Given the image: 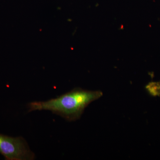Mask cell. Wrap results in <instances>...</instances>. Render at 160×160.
<instances>
[{
    "mask_svg": "<svg viewBox=\"0 0 160 160\" xmlns=\"http://www.w3.org/2000/svg\"><path fill=\"white\" fill-rule=\"evenodd\" d=\"M102 91L77 88L55 98L44 102H33L28 105L29 112L48 110L70 122L79 119L89 104L98 99Z\"/></svg>",
    "mask_w": 160,
    "mask_h": 160,
    "instance_id": "6da1fadb",
    "label": "cell"
},
{
    "mask_svg": "<svg viewBox=\"0 0 160 160\" xmlns=\"http://www.w3.org/2000/svg\"><path fill=\"white\" fill-rule=\"evenodd\" d=\"M0 153L7 160H32L35 158L22 137L13 138L0 134Z\"/></svg>",
    "mask_w": 160,
    "mask_h": 160,
    "instance_id": "7a4b0ae2",
    "label": "cell"
}]
</instances>
